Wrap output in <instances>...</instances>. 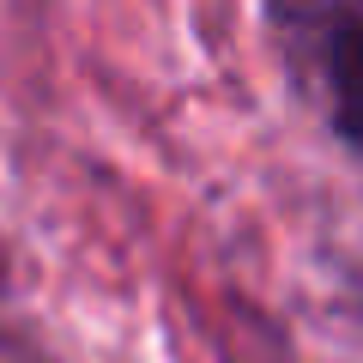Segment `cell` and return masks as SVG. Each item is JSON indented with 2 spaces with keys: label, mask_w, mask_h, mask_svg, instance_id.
Listing matches in <instances>:
<instances>
[{
  "label": "cell",
  "mask_w": 363,
  "mask_h": 363,
  "mask_svg": "<svg viewBox=\"0 0 363 363\" xmlns=\"http://www.w3.org/2000/svg\"><path fill=\"white\" fill-rule=\"evenodd\" d=\"M297 79L321 97V116L363 152V0H267Z\"/></svg>",
  "instance_id": "cell-1"
}]
</instances>
